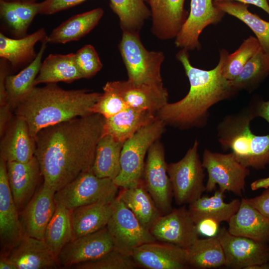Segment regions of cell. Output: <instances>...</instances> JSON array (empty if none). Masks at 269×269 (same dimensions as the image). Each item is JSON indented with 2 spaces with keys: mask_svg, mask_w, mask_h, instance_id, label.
I'll use <instances>...</instances> for the list:
<instances>
[{
  "mask_svg": "<svg viewBox=\"0 0 269 269\" xmlns=\"http://www.w3.org/2000/svg\"><path fill=\"white\" fill-rule=\"evenodd\" d=\"M105 118L92 113L45 128L35 135V156L43 182L55 192L91 171Z\"/></svg>",
  "mask_w": 269,
  "mask_h": 269,
  "instance_id": "1",
  "label": "cell"
},
{
  "mask_svg": "<svg viewBox=\"0 0 269 269\" xmlns=\"http://www.w3.org/2000/svg\"><path fill=\"white\" fill-rule=\"evenodd\" d=\"M229 54L221 50L217 66L210 70L193 67L188 51L182 49L176 58L182 64L190 83V89L180 101L166 104L156 114L164 122L180 129L203 127L206 125L210 108L233 97L237 92L222 75V68Z\"/></svg>",
  "mask_w": 269,
  "mask_h": 269,
  "instance_id": "2",
  "label": "cell"
},
{
  "mask_svg": "<svg viewBox=\"0 0 269 269\" xmlns=\"http://www.w3.org/2000/svg\"><path fill=\"white\" fill-rule=\"evenodd\" d=\"M101 93L85 89L65 90L56 83L33 87L13 108L27 124L31 135L47 127L92 114Z\"/></svg>",
  "mask_w": 269,
  "mask_h": 269,
  "instance_id": "3",
  "label": "cell"
},
{
  "mask_svg": "<svg viewBox=\"0 0 269 269\" xmlns=\"http://www.w3.org/2000/svg\"><path fill=\"white\" fill-rule=\"evenodd\" d=\"M255 118L249 107L226 116L217 126L218 141L248 168L261 169L269 164V134L257 135L250 129Z\"/></svg>",
  "mask_w": 269,
  "mask_h": 269,
  "instance_id": "4",
  "label": "cell"
},
{
  "mask_svg": "<svg viewBox=\"0 0 269 269\" xmlns=\"http://www.w3.org/2000/svg\"><path fill=\"white\" fill-rule=\"evenodd\" d=\"M165 125L157 117L124 142L121 154V170L113 180L119 188L135 186L142 179L146 154L163 134Z\"/></svg>",
  "mask_w": 269,
  "mask_h": 269,
  "instance_id": "5",
  "label": "cell"
},
{
  "mask_svg": "<svg viewBox=\"0 0 269 269\" xmlns=\"http://www.w3.org/2000/svg\"><path fill=\"white\" fill-rule=\"evenodd\" d=\"M119 48L128 81L136 85L163 84L160 73L164 59L163 52L147 50L138 32L129 31H123Z\"/></svg>",
  "mask_w": 269,
  "mask_h": 269,
  "instance_id": "6",
  "label": "cell"
},
{
  "mask_svg": "<svg viewBox=\"0 0 269 269\" xmlns=\"http://www.w3.org/2000/svg\"><path fill=\"white\" fill-rule=\"evenodd\" d=\"M199 144L196 140L181 160L167 164L173 197L178 205L192 203L206 191L204 167L198 153Z\"/></svg>",
  "mask_w": 269,
  "mask_h": 269,
  "instance_id": "7",
  "label": "cell"
},
{
  "mask_svg": "<svg viewBox=\"0 0 269 269\" xmlns=\"http://www.w3.org/2000/svg\"><path fill=\"white\" fill-rule=\"evenodd\" d=\"M118 189L113 180L98 177L91 170L81 173L57 191L54 199L56 204L71 210L98 201L114 200Z\"/></svg>",
  "mask_w": 269,
  "mask_h": 269,
  "instance_id": "8",
  "label": "cell"
},
{
  "mask_svg": "<svg viewBox=\"0 0 269 269\" xmlns=\"http://www.w3.org/2000/svg\"><path fill=\"white\" fill-rule=\"evenodd\" d=\"M202 164L208 175L206 192L213 191L218 185L219 189L224 192L229 191L239 196L242 195L250 170L232 152L223 154L205 149Z\"/></svg>",
  "mask_w": 269,
  "mask_h": 269,
  "instance_id": "9",
  "label": "cell"
},
{
  "mask_svg": "<svg viewBox=\"0 0 269 269\" xmlns=\"http://www.w3.org/2000/svg\"><path fill=\"white\" fill-rule=\"evenodd\" d=\"M106 227L114 248L129 255L140 246L157 241L118 196L114 200L113 213Z\"/></svg>",
  "mask_w": 269,
  "mask_h": 269,
  "instance_id": "10",
  "label": "cell"
},
{
  "mask_svg": "<svg viewBox=\"0 0 269 269\" xmlns=\"http://www.w3.org/2000/svg\"><path fill=\"white\" fill-rule=\"evenodd\" d=\"M142 179L147 191L161 214L169 213L172 210L173 190L167 173L164 150L158 140L148 150Z\"/></svg>",
  "mask_w": 269,
  "mask_h": 269,
  "instance_id": "11",
  "label": "cell"
},
{
  "mask_svg": "<svg viewBox=\"0 0 269 269\" xmlns=\"http://www.w3.org/2000/svg\"><path fill=\"white\" fill-rule=\"evenodd\" d=\"M222 246L225 266L234 269L269 263V244L231 234L225 228L217 235Z\"/></svg>",
  "mask_w": 269,
  "mask_h": 269,
  "instance_id": "12",
  "label": "cell"
},
{
  "mask_svg": "<svg viewBox=\"0 0 269 269\" xmlns=\"http://www.w3.org/2000/svg\"><path fill=\"white\" fill-rule=\"evenodd\" d=\"M158 241L188 249L198 238L196 224L185 205L161 215L149 230Z\"/></svg>",
  "mask_w": 269,
  "mask_h": 269,
  "instance_id": "13",
  "label": "cell"
},
{
  "mask_svg": "<svg viewBox=\"0 0 269 269\" xmlns=\"http://www.w3.org/2000/svg\"><path fill=\"white\" fill-rule=\"evenodd\" d=\"M25 235L9 188L6 162L0 158V255H6Z\"/></svg>",
  "mask_w": 269,
  "mask_h": 269,
  "instance_id": "14",
  "label": "cell"
},
{
  "mask_svg": "<svg viewBox=\"0 0 269 269\" xmlns=\"http://www.w3.org/2000/svg\"><path fill=\"white\" fill-rule=\"evenodd\" d=\"M114 245L107 227L72 240L57 256L60 267L72 266L98 259L113 249Z\"/></svg>",
  "mask_w": 269,
  "mask_h": 269,
  "instance_id": "15",
  "label": "cell"
},
{
  "mask_svg": "<svg viewBox=\"0 0 269 269\" xmlns=\"http://www.w3.org/2000/svg\"><path fill=\"white\" fill-rule=\"evenodd\" d=\"M224 14L214 0H191L190 13L175 37V45L187 51L199 49V38L203 29L219 22Z\"/></svg>",
  "mask_w": 269,
  "mask_h": 269,
  "instance_id": "16",
  "label": "cell"
},
{
  "mask_svg": "<svg viewBox=\"0 0 269 269\" xmlns=\"http://www.w3.org/2000/svg\"><path fill=\"white\" fill-rule=\"evenodd\" d=\"M132 256L138 267L146 269L189 268L187 249L156 241L135 249Z\"/></svg>",
  "mask_w": 269,
  "mask_h": 269,
  "instance_id": "17",
  "label": "cell"
},
{
  "mask_svg": "<svg viewBox=\"0 0 269 269\" xmlns=\"http://www.w3.org/2000/svg\"><path fill=\"white\" fill-rule=\"evenodd\" d=\"M55 191L43 182L19 213L25 234L44 240L46 227L56 208Z\"/></svg>",
  "mask_w": 269,
  "mask_h": 269,
  "instance_id": "18",
  "label": "cell"
},
{
  "mask_svg": "<svg viewBox=\"0 0 269 269\" xmlns=\"http://www.w3.org/2000/svg\"><path fill=\"white\" fill-rule=\"evenodd\" d=\"M0 137V158L6 162H27L35 156V138L20 117L14 115Z\"/></svg>",
  "mask_w": 269,
  "mask_h": 269,
  "instance_id": "19",
  "label": "cell"
},
{
  "mask_svg": "<svg viewBox=\"0 0 269 269\" xmlns=\"http://www.w3.org/2000/svg\"><path fill=\"white\" fill-rule=\"evenodd\" d=\"M112 82L129 108L156 115L168 103V92L163 84L136 85L128 80Z\"/></svg>",
  "mask_w": 269,
  "mask_h": 269,
  "instance_id": "20",
  "label": "cell"
},
{
  "mask_svg": "<svg viewBox=\"0 0 269 269\" xmlns=\"http://www.w3.org/2000/svg\"><path fill=\"white\" fill-rule=\"evenodd\" d=\"M6 169L9 188L20 213L35 193L42 176L39 164L34 156L27 162H6Z\"/></svg>",
  "mask_w": 269,
  "mask_h": 269,
  "instance_id": "21",
  "label": "cell"
},
{
  "mask_svg": "<svg viewBox=\"0 0 269 269\" xmlns=\"http://www.w3.org/2000/svg\"><path fill=\"white\" fill-rule=\"evenodd\" d=\"M16 269H57V257L44 240L25 235L5 255Z\"/></svg>",
  "mask_w": 269,
  "mask_h": 269,
  "instance_id": "22",
  "label": "cell"
},
{
  "mask_svg": "<svg viewBox=\"0 0 269 269\" xmlns=\"http://www.w3.org/2000/svg\"><path fill=\"white\" fill-rule=\"evenodd\" d=\"M152 19L151 30L159 39L175 38L188 16L185 0H147Z\"/></svg>",
  "mask_w": 269,
  "mask_h": 269,
  "instance_id": "23",
  "label": "cell"
},
{
  "mask_svg": "<svg viewBox=\"0 0 269 269\" xmlns=\"http://www.w3.org/2000/svg\"><path fill=\"white\" fill-rule=\"evenodd\" d=\"M232 235L269 244V218L242 198L237 212L228 222Z\"/></svg>",
  "mask_w": 269,
  "mask_h": 269,
  "instance_id": "24",
  "label": "cell"
},
{
  "mask_svg": "<svg viewBox=\"0 0 269 269\" xmlns=\"http://www.w3.org/2000/svg\"><path fill=\"white\" fill-rule=\"evenodd\" d=\"M114 199L98 201L71 210L73 239L106 227L113 213Z\"/></svg>",
  "mask_w": 269,
  "mask_h": 269,
  "instance_id": "25",
  "label": "cell"
},
{
  "mask_svg": "<svg viewBox=\"0 0 269 269\" xmlns=\"http://www.w3.org/2000/svg\"><path fill=\"white\" fill-rule=\"evenodd\" d=\"M156 115L128 107L115 116L105 118L103 134L124 143L140 129L153 121Z\"/></svg>",
  "mask_w": 269,
  "mask_h": 269,
  "instance_id": "26",
  "label": "cell"
},
{
  "mask_svg": "<svg viewBox=\"0 0 269 269\" xmlns=\"http://www.w3.org/2000/svg\"><path fill=\"white\" fill-rule=\"evenodd\" d=\"M224 192L218 189L211 197L201 196L189 204L188 211L195 223L209 218L219 223L228 222L238 210L241 200L235 199L229 203L224 201Z\"/></svg>",
  "mask_w": 269,
  "mask_h": 269,
  "instance_id": "27",
  "label": "cell"
},
{
  "mask_svg": "<svg viewBox=\"0 0 269 269\" xmlns=\"http://www.w3.org/2000/svg\"><path fill=\"white\" fill-rule=\"evenodd\" d=\"M118 196L131 210L141 224L149 230L162 215L147 191L143 179L135 186L121 188Z\"/></svg>",
  "mask_w": 269,
  "mask_h": 269,
  "instance_id": "28",
  "label": "cell"
},
{
  "mask_svg": "<svg viewBox=\"0 0 269 269\" xmlns=\"http://www.w3.org/2000/svg\"><path fill=\"white\" fill-rule=\"evenodd\" d=\"M75 53L49 54L42 62L34 86L42 83H71L82 79Z\"/></svg>",
  "mask_w": 269,
  "mask_h": 269,
  "instance_id": "29",
  "label": "cell"
},
{
  "mask_svg": "<svg viewBox=\"0 0 269 269\" xmlns=\"http://www.w3.org/2000/svg\"><path fill=\"white\" fill-rule=\"evenodd\" d=\"M103 14V9L98 7L75 15L54 28L47 36V42L64 44L78 40L97 25Z\"/></svg>",
  "mask_w": 269,
  "mask_h": 269,
  "instance_id": "30",
  "label": "cell"
},
{
  "mask_svg": "<svg viewBox=\"0 0 269 269\" xmlns=\"http://www.w3.org/2000/svg\"><path fill=\"white\" fill-rule=\"evenodd\" d=\"M122 142L109 134H103L96 147L92 172L100 178L115 179L121 170Z\"/></svg>",
  "mask_w": 269,
  "mask_h": 269,
  "instance_id": "31",
  "label": "cell"
},
{
  "mask_svg": "<svg viewBox=\"0 0 269 269\" xmlns=\"http://www.w3.org/2000/svg\"><path fill=\"white\" fill-rule=\"evenodd\" d=\"M45 30L41 28L34 32L19 39H12L0 33V57L7 60L13 67L33 60L37 54L35 44L46 39Z\"/></svg>",
  "mask_w": 269,
  "mask_h": 269,
  "instance_id": "32",
  "label": "cell"
},
{
  "mask_svg": "<svg viewBox=\"0 0 269 269\" xmlns=\"http://www.w3.org/2000/svg\"><path fill=\"white\" fill-rule=\"evenodd\" d=\"M187 251L190 268L206 269L225 266L224 252L217 236L197 239Z\"/></svg>",
  "mask_w": 269,
  "mask_h": 269,
  "instance_id": "33",
  "label": "cell"
},
{
  "mask_svg": "<svg viewBox=\"0 0 269 269\" xmlns=\"http://www.w3.org/2000/svg\"><path fill=\"white\" fill-rule=\"evenodd\" d=\"M46 39L42 41L35 58L27 67L18 74L7 75L6 78L5 88L8 104L12 110L15 103L35 86L34 81L40 70L42 58L46 48Z\"/></svg>",
  "mask_w": 269,
  "mask_h": 269,
  "instance_id": "34",
  "label": "cell"
},
{
  "mask_svg": "<svg viewBox=\"0 0 269 269\" xmlns=\"http://www.w3.org/2000/svg\"><path fill=\"white\" fill-rule=\"evenodd\" d=\"M214 4L225 13L240 19L253 31L262 49L269 54V22L251 12L248 4L234 1H214Z\"/></svg>",
  "mask_w": 269,
  "mask_h": 269,
  "instance_id": "35",
  "label": "cell"
},
{
  "mask_svg": "<svg viewBox=\"0 0 269 269\" xmlns=\"http://www.w3.org/2000/svg\"><path fill=\"white\" fill-rule=\"evenodd\" d=\"M71 210L56 204L55 212L46 228L44 241L57 257L63 248L73 239Z\"/></svg>",
  "mask_w": 269,
  "mask_h": 269,
  "instance_id": "36",
  "label": "cell"
},
{
  "mask_svg": "<svg viewBox=\"0 0 269 269\" xmlns=\"http://www.w3.org/2000/svg\"><path fill=\"white\" fill-rule=\"evenodd\" d=\"M40 2L0 0V13L7 25L17 35L26 31L39 13Z\"/></svg>",
  "mask_w": 269,
  "mask_h": 269,
  "instance_id": "37",
  "label": "cell"
},
{
  "mask_svg": "<svg viewBox=\"0 0 269 269\" xmlns=\"http://www.w3.org/2000/svg\"><path fill=\"white\" fill-rule=\"evenodd\" d=\"M269 75V54L262 48L247 63L240 74L230 81L235 91L250 92L256 89Z\"/></svg>",
  "mask_w": 269,
  "mask_h": 269,
  "instance_id": "38",
  "label": "cell"
},
{
  "mask_svg": "<svg viewBox=\"0 0 269 269\" xmlns=\"http://www.w3.org/2000/svg\"><path fill=\"white\" fill-rule=\"evenodd\" d=\"M123 31L138 32L145 20L151 16L145 0H110Z\"/></svg>",
  "mask_w": 269,
  "mask_h": 269,
  "instance_id": "39",
  "label": "cell"
},
{
  "mask_svg": "<svg viewBox=\"0 0 269 269\" xmlns=\"http://www.w3.org/2000/svg\"><path fill=\"white\" fill-rule=\"evenodd\" d=\"M261 48L256 38L250 36L239 47L231 54H228L222 68L223 76L229 81L235 79L241 72L248 61Z\"/></svg>",
  "mask_w": 269,
  "mask_h": 269,
  "instance_id": "40",
  "label": "cell"
},
{
  "mask_svg": "<svg viewBox=\"0 0 269 269\" xmlns=\"http://www.w3.org/2000/svg\"><path fill=\"white\" fill-rule=\"evenodd\" d=\"M138 266L131 255L115 249L104 256L72 266L76 269H134Z\"/></svg>",
  "mask_w": 269,
  "mask_h": 269,
  "instance_id": "41",
  "label": "cell"
},
{
  "mask_svg": "<svg viewBox=\"0 0 269 269\" xmlns=\"http://www.w3.org/2000/svg\"><path fill=\"white\" fill-rule=\"evenodd\" d=\"M103 93L92 109V113L100 114L105 118L115 116L128 108L118 93L112 81L107 82L103 87Z\"/></svg>",
  "mask_w": 269,
  "mask_h": 269,
  "instance_id": "42",
  "label": "cell"
},
{
  "mask_svg": "<svg viewBox=\"0 0 269 269\" xmlns=\"http://www.w3.org/2000/svg\"><path fill=\"white\" fill-rule=\"evenodd\" d=\"M77 66L83 78H90L102 68L103 64L94 47L87 44L75 53Z\"/></svg>",
  "mask_w": 269,
  "mask_h": 269,
  "instance_id": "43",
  "label": "cell"
},
{
  "mask_svg": "<svg viewBox=\"0 0 269 269\" xmlns=\"http://www.w3.org/2000/svg\"><path fill=\"white\" fill-rule=\"evenodd\" d=\"M87 0H44L40 2L39 13L52 14L75 6Z\"/></svg>",
  "mask_w": 269,
  "mask_h": 269,
  "instance_id": "44",
  "label": "cell"
},
{
  "mask_svg": "<svg viewBox=\"0 0 269 269\" xmlns=\"http://www.w3.org/2000/svg\"><path fill=\"white\" fill-rule=\"evenodd\" d=\"M219 224L215 220L206 218L197 223L196 227L199 235L213 237L216 236L220 230Z\"/></svg>",
  "mask_w": 269,
  "mask_h": 269,
  "instance_id": "45",
  "label": "cell"
},
{
  "mask_svg": "<svg viewBox=\"0 0 269 269\" xmlns=\"http://www.w3.org/2000/svg\"><path fill=\"white\" fill-rule=\"evenodd\" d=\"M248 200L252 206L269 218V188L266 189L261 195Z\"/></svg>",
  "mask_w": 269,
  "mask_h": 269,
  "instance_id": "46",
  "label": "cell"
},
{
  "mask_svg": "<svg viewBox=\"0 0 269 269\" xmlns=\"http://www.w3.org/2000/svg\"><path fill=\"white\" fill-rule=\"evenodd\" d=\"M249 107L254 118L261 117L269 123V100L258 99Z\"/></svg>",
  "mask_w": 269,
  "mask_h": 269,
  "instance_id": "47",
  "label": "cell"
},
{
  "mask_svg": "<svg viewBox=\"0 0 269 269\" xmlns=\"http://www.w3.org/2000/svg\"><path fill=\"white\" fill-rule=\"evenodd\" d=\"M2 59L0 65V106L8 104V96L5 88V80L8 75L5 60Z\"/></svg>",
  "mask_w": 269,
  "mask_h": 269,
  "instance_id": "48",
  "label": "cell"
},
{
  "mask_svg": "<svg viewBox=\"0 0 269 269\" xmlns=\"http://www.w3.org/2000/svg\"><path fill=\"white\" fill-rule=\"evenodd\" d=\"M12 108L7 104L0 106V135L3 134L7 125L12 118Z\"/></svg>",
  "mask_w": 269,
  "mask_h": 269,
  "instance_id": "49",
  "label": "cell"
},
{
  "mask_svg": "<svg viewBox=\"0 0 269 269\" xmlns=\"http://www.w3.org/2000/svg\"><path fill=\"white\" fill-rule=\"evenodd\" d=\"M268 0H214V1H234L246 4H253L260 7L269 15V4Z\"/></svg>",
  "mask_w": 269,
  "mask_h": 269,
  "instance_id": "50",
  "label": "cell"
},
{
  "mask_svg": "<svg viewBox=\"0 0 269 269\" xmlns=\"http://www.w3.org/2000/svg\"><path fill=\"white\" fill-rule=\"evenodd\" d=\"M252 190L255 191L261 188H269V177L258 179L253 181L250 185Z\"/></svg>",
  "mask_w": 269,
  "mask_h": 269,
  "instance_id": "51",
  "label": "cell"
},
{
  "mask_svg": "<svg viewBox=\"0 0 269 269\" xmlns=\"http://www.w3.org/2000/svg\"><path fill=\"white\" fill-rule=\"evenodd\" d=\"M0 269H16L14 265L8 260L6 256L0 255Z\"/></svg>",
  "mask_w": 269,
  "mask_h": 269,
  "instance_id": "52",
  "label": "cell"
},
{
  "mask_svg": "<svg viewBox=\"0 0 269 269\" xmlns=\"http://www.w3.org/2000/svg\"><path fill=\"white\" fill-rule=\"evenodd\" d=\"M248 269H269V263L255 265L250 267Z\"/></svg>",
  "mask_w": 269,
  "mask_h": 269,
  "instance_id": "53",
  "label": "cell"
},
{
  "mask_svg": "<svg viewBox=\"0 0 269 269\" xmlns=\"http://www.w3.org/2000/svg\"><path fill=\"white\" fill-rule=\"evenodd\" d=\"M36 0H15L14 1H24V2H34Z\"/></svg>",
  "mask_w": 269,
  "mask_h": 269,
  "instance_id": "54",
  "label": "cell"
}]
</instances>
